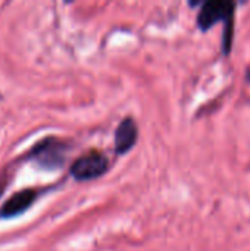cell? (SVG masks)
<instances>
[{
    "instance_id": "1",
    "label": "cell",
    "mask_w": 250,
    "mask_h": 251,
    "mask_svg": "<svg viewBox=\"0 0 250 251\" xmlns=\"http://www.w3.org/2000/svg\"><path fill=\"white\" fill-rule=\"evenodd\" d=\"M108 171V159L99 151H91L78 157L71 166V175L77 181H90L102 176Z\"/></svg>"
},
{
    "instance_id": "2",
    "label": "cell",
    "mask_w": 250,
    "mask_h": 251,
    "mask_svg": "<svg viewBox=\"0 0 250 251\" xmlns=\"http://www.w3.org/2000/svg\"><path fill=\"white\" fill-rule=\"evenodd\" d=\"M236 3L234 1H206L203 3L199 15H197V24L200 29H209L212 25H215L220 21H230L234 12Z\"/></svg>"
},
{
    "instance_id": "3",
    "label": "cell",
    "mask_w": 250,
    "mask_h": 251,
    "mask_svg": "<svg viewBox=\"0 0 250 251\" xmlns=\"http://www.w3.org/2000/svg\"><path fill=\"white\" fill-rule=\"evenodd\" d=\"M37 197V191L35 190H31V188H27V190H22L16 194H13L0 209V216L3 218H12V216H16L19 213H24L35 200Z\"/></svg>"
},
{
    "instance_id": "4",
    "label": "cell",
    "mask_w": 250,
    "mask_h": 251,
    "mask_svg": "<svg viewBox=\"0 0 250 251\" xmlns=\"http://www.w3.org/2000/svg\"><path fill=\"white\" fill-rule=\"evenodd\" d=\"M137 140V126L131 118H125L115 131V151L118 154H125L134 147Z\"/></svg>"
},
{
    "instance_id": "5",
    "label": "cell",
    "mask_w": 250,
    "mask_h": 251,
    "mask_svg": "<svg viewBox=\"0 0 250 251\" xmlns=\"http://www.w3.org/2000/svg\"><path fill=\"white\" fill-rule=\"evenodd\" d=\"M63 146L57 141H44L40 143L35 150L32 151V156L38 159L40 163L43 165H50V166H60L63 160Z\"/></svg>"
},
{
    "instance_id": "6",
    "label": "cell",
    "mask_w": 250,
    "mask_h": 251,
    "mask_svg": "<svg viewBox=\"0 0 250 251\" xmlns=\"http://www.w3.org/2000/svg\"><path fill=\"white\" fill-rule=\"evenodd\" d=\"M1 190H3V188H1V187H0V194H1Z\"/></svg>"
}]
</instances>
